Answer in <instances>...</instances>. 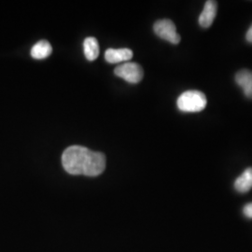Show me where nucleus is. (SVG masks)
Segmentation results:
<instances>
[{
    "label": "nucleus",
    "mask_w": 252,
    "mask_h": 252,
    "mask_svg": "<svg viewBox=\"0 0 252 252\" xmlns=\"http://www.w3.org/2000/svg\"><path fill=\"white\" fill-rule=\"evenodd\" d=\"M62 164L68 174L96 177L106 168V156L82 146H70L63 152Z\"/></svg>",
    "instance_id": "1"
},
{
    "label": "nucleus",
    "mask_w": 252,
    "mask_h": 252,
    "mask_svg": "<svg viewBox=\"0 0 252 252\" xmlns=\"http://www.w3.org/2000/svg\"><path fill=\"white\" fill-rule=\"evenodd\" d=\"M207 100L200 91H187L181 94L177 101L178 108L183 112H199L207 107Z\"/></svg>",
    "instance_id": "2"
},
{
    "label": "nucleus",
    "mask_w": 252,
    "mask_h": 252,
    "mask_svg": "<svg viewBox=\"0 0 252 252\" xmlns=\"http://www.w3.org/2000/svg\"><path fill=\"white\" fill-rule=\"evenodd\" d=\"M154 32L157 36L162 39L170 42L172 44H179L180 36L178 32L175 24L169 19L159 20L154 24Z\"/></svg>",
    "instance_id": "3"
},
{
    "label": "nucleus",
    "mask_w": 252,
    "mask_h": 252,
    "mask_svg": "<svg viewBox=\"0 0 252 252\" xmlns=\"http://www.w3.org/2000/svg\"><path fill=\"white\" fill-rule=\"evenodd\" d=\"M114 73L118 77L130 83H138L142 81L144 71L143 68L136 63H126L118 65Z\"/></svg>",
    "instance_id": "4"
},
{
    "label": "nucleus",
    "mask_w": 252,
    "mask_h": 252,
    "mask_svg": "<svg viewBox=\"0 0 252 252\" xmlns=\"http://www.w3.org/2000/svg\"><path fill=\"white\" fill-rule=\"evenodd\" d=\"M218 3L213 0H208L205 4L204 9L199 16V25L203 28L211 27L214 20L216 18Z\"/></svg>",
    "instance_id": "5"
},
{
    "label": "nucleus",
    "mask_w": 252,
    "mask_h": 252,
    "mask_svg": "<svg viewBox=\"0 0 252 252\" xmlns=\"http://www.w3.org/2000/svg\"><path fill=\"white\" fill-rule=\"evenodd\" d=\"M133 57V52L130 49H108L105 53L106 61L110 63H122L126 62Z\"/></svg>",
    "instance_id": "6"
},
{
    "label": "nucleus",
    "mask_w": 252,
    "mask_h": 252,
    "mask_svg": "<svg viewBox=\"0 0 252 252\" xmlns=\"http://www.w3.org/2000/svg\"><path fill=\"white\" fill-rule=\"evenodd\" d=\"M235 82L243 90L245 95L252 99V71L248 69H242L236 73Z\"/></svg>",
    "instance_id": "7"
},
{
    "label": "nucleus",
    "mask_w": 252,
    "mask_h": 252,
    "mask_svg": "<svg viewBox=\"0 0 252 252\" xmlns=\"http://www.w3.org/2000/svg\"><path fill=\"white\" fill-rule=\"evenodd\" d=\"M234 189L245 193L252 189V167L247 168L234 181Z\"/></svg>",
    "instance_id": "8"
},
{
    "label": "nucleus",
    "mask_w": 252,
    "mask_h": 252,
    "mask_svg": "<svg viewBox=\"0 0 252 252\" xmlns=\"http://www.w3.org/2000/svg\"><path fill=\"white\" fill-rule=\"evenodd\" d=\"M83 48H84V54L89 61H94L98 57L99 44L95 37L89 36V37L85 38L84 43H83Z\"/></svg>",
    "instance_id": "9"
},
{
    "label": "nucleus",
    "mask_w": 252,
    "mask_h": 252,
    "mask_svg": "<svg viewBox=\"0 0 252 252\" xmlns=\"http://www.w3.org/2000/svg\"><path fill=\"white\" fill-rule=\"evenodd\" d=\"M53 52L52 45L47 40H40L31 49V56L35 59H44Z\"/></svg>",
    "instance_id": "10"
},
{
    "label": "nucleus",
    "mask_w": 252,
    "mask_h": 252,
    "mask_svg": "<svg viewBox=\"0 0 252 252\" xmlns=\"http://www.w3.org/2000/svg\"><path fill=\"white\" fill-rule=\"evenodd\" d=\"M243 213L245 217L252 219V203L247 204L243 208Z\"/></svg>",
    "instance_id": "11"
},
{
    "label": "nucleus",
    "mask_w": 252,
    "mask_h": 252,
    "mask_svg": "<svg viewBox=\"0 0 252 252\" xmlns=\"http://www.w3.org/2000/svg\"><path fill=\"white\" fill-rule=\"evenodd\" d=\"M246 38H247L248 42H250V43H252V27H250V29L248 30V32H247V35H246Z\"/></svg>",
    "instance_id": "12"
}]
</instances>
